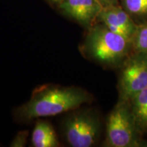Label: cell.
I'll list each match as a JSON object with an SVG mask.
<instances>
[{
  "mask_svg": "<svg viewBox=\"0 0 147 147\" xmlns=\"http://www.w3.org/2000/svg\"><path fill=\"white\" fill-rule=\"evenodd\" d=\"M91 95L80 87L48 86L34 93L15 111L18 120L27 121L72 111L91 101Z\"/></svg>",
  "mask_w": 147,
  "mask_h": 147,
  "instance_id": "1",
  "label": "cell"
},
{
  "mask_svg": "<svg viewBox=\"0 0 147 147\" xmlns=\"http://www.w3.org/2000/svg\"><path fill=\"white\" fill-rule=\"evenodd\" d=\"M82 49L88 57L109 67L123 64L133 52L131 40L112 32L102 23L89 27Z\"/></svg>",
  "mask_w": 147,
  "mask_h": 147,
  "instance_id": "2",
  "label": "cell"
},
{
  "mask_svg": "<svg viewBox=\"0 0 147 147\" xmlns=\"http://www.w3.org/2000/svg\"><path fill=\"white\" fill-rule=\"evenodd\" d=\"M62 133L72 147H91L97 144L101 133V122L90 109L73 110L62 123Z\"/></svg>",
  "mask_w": 147,
  "mask_h": 147,
  "instance_id": "3",
  "label": "cell"
},
{
  "mask_svg": "<svg viewBox=\"0 0 147 147\" xmlns=\"http://www.w3.org/2000/svg\"><path fill=\"white\" fill-rule=\"evenodd\" d=\"M140 133L134 123L128 101L119 99L106 121V146H140Z\"/></svg>",
  "mask_w": 147,
  "mask_h": 147,
  "instance_id": "4",
  "label": "cell"
},
{
  "mask_svg": "<svg viewBox=\"0 0 147 147\" xmlns=\"http://www.w3.org/2000/svg\"><path fill=\"white\" fill-rule=\"evenodd\" d=\"M147 87V54L133 52L123 63L119 80V99L129 101Z\"/></svg>",
  "mask_w": 147,
  "mask_h": 147,
  "instance_id": "5",
  "label": "cell"
},
{
  "mask_svg": "<svg viewBox=\"0 0 147 147\" xmlns=\"http://www.w3.org/2000/svg\"><path fill=\"white\" fill-rule=\"evenodd\" d=\"M97 19L112 32L131 40L138 27L131 16L117 4L104 7Z\"/></svg>",
  "mask_w": 147,
  "mask_h": 147,
  "instance_id": "6",
  "label": "cell"
},
{
  "mask_svg": "<svg viewBox=\"0 0 147 147\" xmlns=\"http://www.w3.org/2000/svg\"><path fill=\"white\" fill-rule=\"evenodd\" d=\"M58 8L64 14L90 27L104 7L98 0H62Z\"/></svg>",
  "mask_w": 147,
  "mask_h": 147,
  "instance_id": "7",
  "label": "cell"
},
{
  "mask_svg": "<svg viewBox=\"0 0 147 147\" xmlns=\"http://www.w3.org/2000/svg\"><path fill=\"white\" fill-rule=\"evenodd\" d=\"M32 142L34 147H59L60 142L56 132L49 122L40 120L32 132Z\"/></svg>",
  "mask_w": 147,
  "mask_h": 147,
  "instance_id": "8",
  "label": "cell"
},
{
  "mask_svg": "<svg viewBox=\"0 0 147 147\" xmlns=\"http://www.w3.org/2000/svg\"><path fill=\"white\" fill-rule=\"evenodd\" d=\"M130 110L138 131H147V87L129 101Z\"/></svg>",
  "mask_w": 147,
  "mask_h": 147,
  "instance_id": "9",
  "label": "cell"
},
{
  "mask_svg": "<svg viewBox=\"0 0 147 147\" xmlns=\"http://www.w3.org/2000/svg\"><path fill=\"white\" fill-rule=\"evenodd\" d=\"M133 52L147 54V22L138 25L131 38Z\"/></svg>",
  "mask_w": 147,
  "mask_h": 147,
  "instance_id": "10",
  "label": "cell"
},
{
  "mask_svg": "<svg viewBox=\"0 0 147 147\" xmlns=\"http://www.w3.org/2000/svg\"><path fill=\"white\" fill-rule=\"evenodd\" d=\"M122 7L131 16L147 17V0H121Z\"/></svg>",
  "mask_w": 147,
  "mask_h": 147,
  "instance_id": "11",
  "label": "cell"
},
{
  "mask_svg": "<svg viewBox=\"0 0 147 147\" xmlns=\"http://www.w3.org/2000/svg\"><path fill=\"white\" fill-rule=\"evenodd\" d=\"M29 136L28 131H22L18 132L15 136L10 146L11 147H23L27 144V138Z\"/></svg>",
  "mask_w": 147,
  "mask_h": 147,
  "instance_id": "12",
  "label": "cell"
},
{
  "mask_svg": "<svg viewBox=\"0 0 147 147\" xmlns=\"http://www.w3.org/2000/svg\"><path fill=\"white\" fill-rule=\"evenodd\" d=\"M98 1L103 5V7H105L108 6V5L117 4L118 0H98Z\"/></svg>",
  "mask_w": 147,
  "mask_h": 147,
  "instance_id": "13",
  "label": "cell"
},
{
  "mask_svg": "<svg viewBox=\"0 0 147 147\" xmlns=\"http://www.w3.org/2000/svg\"><path fill=\"white\" fill-rule=\"evenodd\" d=\"M49 1H51V2L54 3H57V4H59L61 1H62V0H49Z\"/></svg>",
  "mask_w": 147,
  "mask_h": 147,
  "instance_id": "14",
  "label": "cell"
}]
</instances>
